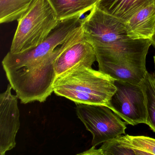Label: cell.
Masks as SVG:
<instances>
[{
  "instance_id": "6da1fadb",
  "label": "cell",
  "mask_w": 155,
  "mask_h": 155,
  "mask_svg": "<svg viewBox=\"0 0 155 155\" xmlns=\"http://www.w3.org/2000/svg\"><path fill=\"white\" fill-rule=\"evenodd\" d=\"M84 38L81 25L68 40L48 56L36 57L26 52H8L2 60V67L21 103L46 101L53 92V83L56 78L55 59L68 45Z\"/></svg>"
},
{
  "instance_id": "7a4b0ae2",
  "label": "cell",
  "mask_w": 155,
  "mask_h": 155,
  "mask_svg": "<svg viewBox=\"0 0 155 155\" xmlns=\"http://www.w3.org/2000/svg\"><path fill=\"white\" fill-rule=\"evenodd\" d=\"M115 80L92 68L79 66L56 78L53 92L76 104L108 107L117 91Z\"/></svg>"
},
{
  "instance_id": "3957f363",
  "label": "cell",
  "mask_w": 155,
  "mask_h": 155,
  "mask_svg": "<svg viewBox=\"0 0 155 155\" xmlns=\"http://www.w3.org/2000/svg\"><path fill=\"white\" fill-rule=\"evenodd\" d=\"M10 52L30 50L43 42L60 22L48 0H38L18 21Z\"/></svg>"
},
{
  "instance_id": "277c9868",
  "label": "cell",
  "mask_w": 155,
  "mask_h": 155,
  "mask_svg": "<svg viewBox=\"0 0 155 155\" xmlns=\"http://www.w3.org/2000/svg\"><path fill=\"white\" fill-rule=\"evenodd\" d=\"M76 113L92 134V147L125 134L127 123L107 106L76 104Z\"/></svg>"
},
{
  "instance_id": "5b68a950",
  "label": "cell",
  "mask_w": 155,
  "mask_h": 155,
  "mask_svg": "<svg viewBox=\"0 0 155 155\" xmlns=\"http://www.w3.org/2000/svg\"><path fill=\"white\" fill-rule=\"evenodd\" d=\"M84 38L94 50L130 39L125 22L95 6L82 19Z\"/></svg>"
},
{
  "instance_id": "8992f818",
  "label": "cell",
  "mask_w": 155,
  "mask_h": 155,
  "mask_svg": "<svg viewBox=\"0 0 155 155\" xmlns=\"http://www.w3.org/2000/svg\"><path fill=\"white\" fill-rule=\"evenodd\" d=\"M117 91L110 100L109 108L127 125L147 123L145 95L140 84L115 80Z\"/></svg>"
},
{
  "instance_id": "52a82bcc",
  "label": "cell",
  "mask_w": 155,
  "mask_h": 155,
  "mask_svg": "<svg viewBox=\"0 0 155 155\" xmlns=\"http://www.w3.org/2000/svg\"><path fill=\"white\" fill-rule=\"evenodd\" d=\"M9 84L0 94V155L15 147L16 135L20 127V111L17 95L12 94Z\"/></svg>"
},
{
  "instance_id": "ba28073f",
  "label": "cell",
  "mask_w": 155,
  "mask_h": 155,
  "mask_svg": "<svg viewBox=\"0 0 155 155\" xmlns=\"http://www.w3.org/2000/svg\"><path fill=\"white\" fill-rule=\"evenodd\" d=\"M97 61L93 47L85 38L74 41L63 49L54 62L56 78L79 66L92 68Z\"/></svg>"
},
{
  "instance_id": "9c48e42d",
  "label": "cell",
  "mask_w": 155,
  "mask_h": 155,
  "mask_svg": "<svg viewBox=\"0 0 155 155\" xmlns=\"http://www.w3.org/2000/svg\"><path fill=\"white\" fill-rule=\"evenodd\" d=\"M125 24L130 38L151 39L155 31V2L140 11Z\"/></svg>"
},
{
  "instance_id": "30bf717a",
  "label": "cell",
  "mask_w": 155,
  "mask_h": 155,
  "mask_svg": "<svg viewBox=\"0 0 155 155\" xmlns=\"http://www.w3.org/2000/svg\"><path fill=\"white\" fill-rule=\"evenodd\" d=\"M154 2L155 0H100L96 6L126 22L140 11Z\"/></svg>"
},
{
  "instance_id": "8fae6325",
  "label": "cell",
  "mask_w": 155,
  "mask_h": 155,
  "mask_svg": "<svg viewBox=\"0 0 155 155\" xmlns=\"http://www.w3.org/2000/svg\"><path fill=\"white\" fill-rule=\"evenodd\" d=\"M60 21L80 17L91 11L100 0H48Z\"/></svg>"
},
{
  "instance_id": "7c38bea8",
  "label": "cell",
  "mask_w": 155,
  "mask_h": 155,
  "mask_svg": "<svg viewBox=\"0 0 155 155\" xmlns=\"http://www.w3.org/2000/svg\"><path fill=\"white\" fill-rule=\"evenodd\" d=\"M114 139L123 149L124 155H155V139L128 135H120Z\"/></svg>"
},
{
  "instance_id": "4fadbf2b",
  "label": "cell",
  "mask_w": 155,
  "mask_h": 155,
  "mask_svg": "<svg viewBox=\"0 0 155 155\" xmlns=\"http://www.w3.org/2000/svg\"><path fill=\"white\" fill-rule=\"evenodd\" d=\"M38 0H0V23L18 21L26 14Z\"/></svg>"
},
{
  "instance_id": "5bb4252c",
  "label": "cell",
  "mask_w": 155,
  "mask_h": 155,
  "mask_svg": "<svg viewBox=\"0 0 155 155\" xmlns=\"http://www.w3.org/2000/svg\"><path fill=\"white\" fill-rule=\"evenodd\" d=\"M145 95L147 111L146 124L155 132V76L147 71L140 84Z\"/></svg>"
},
{
  "instance_id": "9a60e30c",
  "label": "cell",
  "mask_w": 155,
  "mask_h": 155,
  "mask_svg": "<svg viewBox=\"0 0 155 155\" xmlns=\"http://www.w3.org/2000/svg\"><path fill=\"white\" fill-rule=\"evenodd\" d=\"M151 41H152V45H153L155 48V31H154V34H153V37L151 39Z\"/></svg>"
},
{
  "instance_id": "2e32d148",
  "label": "cell",
  "mask_w": 155,
  "mask_h": 155,
  "mask_svg": "<svg viewBox=\"0 0 155 155\" xmlns=\"http://www.w3.org/2000/svg\"><path fill=\"white\" fill-rule=\"evenodd\" d=\"M154 64H155V56L154 57Z\"/></svg>"
}]
</instances>
